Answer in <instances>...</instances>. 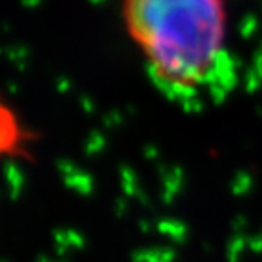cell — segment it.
<instances>
[{
    "label": "cell",
    "instance_id": "cell-1",
    "mask_svg": "<svg viewBox=\"0 0 262 262\" xmlns=\"http://www.w3.org/2000/svg\"><path fill=\"white\" fill-rule=\"evenodd\" d=\"M122 13L131 38L167 84H198L221 53L222 0H124Z\"/></svg>",
    "mask_w": 262,
    "mask_h": 262
}]
</instances>
